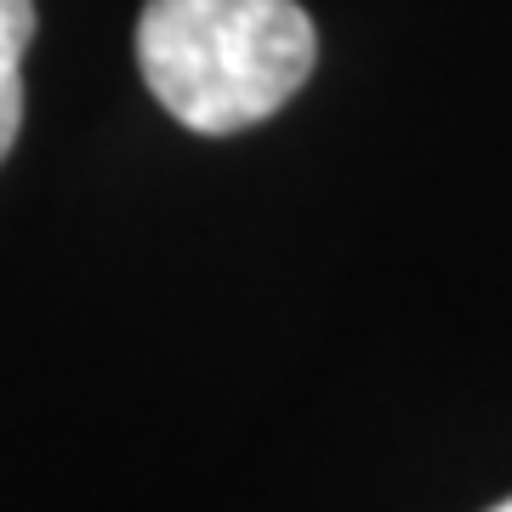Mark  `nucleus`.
<instances>
[{
    "label": "nucleus",
    "instance_id": "obj_3",
    "mask_svg": "<svg viewBox=\"0 0 512 512\" xmlns=\"http://www.w3.org/2000/svg\"><path fill=\"white\" fill-rule=\"evenodd\" d=\"M490 512H512V501H501V507H490Z\"/></svg>",
    "mask_w": 512,
    "mask_h": 512
},
{
    "label": "nucleus",
    "instance_id": "obj_1",
    "mask_svg": "<svg viewBox=\"0 0 512 512\" xmlns=\"http://www.w3.org/2000/svg\"><path fill=\"white\" fill-rule=\"evenodd\" d=\"M319 35L296 0H148L137 63L154 103L200 137L268 120L313 74Z\"/></svg>",
    "mask_w": 512,
    "mask_h": 512
},
{
    "label": "nucleus",
    "instance_id": "obj_2",
    "mask_svg": "<svg viewBox=\"0 0 512 512\" xmlns=\"http://www.w3.org/2000/svg\"><path fill=\"white\" fill-rule=\"evenodd\" d=\"M35 40V0H0V160L23 126V52Z\"/></svg>",
    "mask_w": 512,
    "mask_h": 512
}]
</instances>
